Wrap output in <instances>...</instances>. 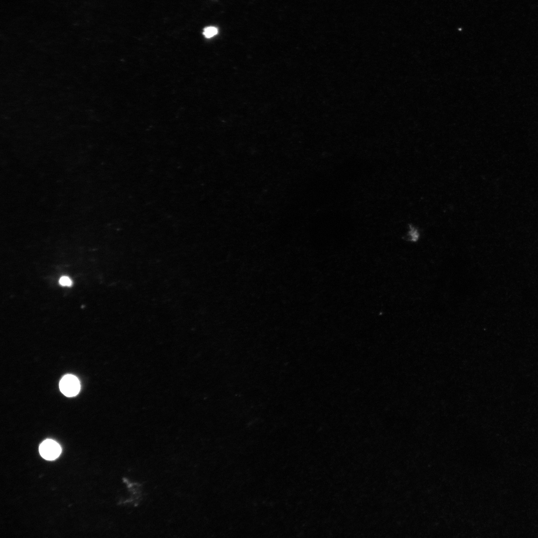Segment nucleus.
<instances>
[{
  "mask_svg": "<svg viewBox=\"0 0 538 538\" xmlns=\"http://www.w3.org/2000/svg\"><path fill=\"white\" fill-rule=\"evenodd\" d=\"M59 283L62 286H71L72 281L68 276H63L59 279Z\"/></svg>",
  "mask_w": 538,
  "mask_h": 538,
  "instance_id": "4",
  "label": "nucleus"
},
{
  "mask_svg": "<svg viewBox=\"0 0 538 538\" xmlns=\"http://www.w3.org/2000/svg\"><path fill=\"white\" fill-rule=\"evenodd\" d=\"M218 33V29L216 27L214 26H208L204 28L203 31V34L206 38H211L214 35H216Z\"/></svg>",
  "mask_w": 538,
  "mask_h": 538,
  "instance_id": "3",
  "label": "nucleus"
},
{
  "mask_svg": "<svg viewBox=\"0 0 538 538\" xmlns=\"http://www.w3.org/2000/svg\"><path fill=\"white\" fill-rule=\"evenodd\" d=\"M39 450L41 456L43 458L48 460H52L60 455L61 448L59 444L54 440L46 439L40 444Z\"/></svg>",
  "mask_w": 538,
  "mask_h": 538,
  "instance_id": "2",
  "label": "nucleus"
},
{
  "mask_svg": "<svg viewBox=\"0 0 538 538\" xmlns=\"http://www.w3.org/2000/svg\"><path fill=\"white\" fill-rule=\"evenodd\" d=\"M61 393L65 396L71 397L76 396L80 390V384L77 378L73 375H66L62 377L59 383Z\"/></svg>",
  "mask_w": 538,
  "mask_h": 538,
  "instance_id": "1",
  "label": "nucleus"
}]
</instances>
